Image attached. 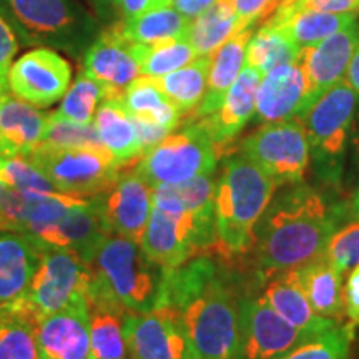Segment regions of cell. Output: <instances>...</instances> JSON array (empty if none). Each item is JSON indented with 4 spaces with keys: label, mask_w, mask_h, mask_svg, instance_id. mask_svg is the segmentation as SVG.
I'll return each mask as SVG.
<instances>
[{
    "label": "cell",
    "mask_w": 359,
    "mask_h": 359,
    "mask_svg": "<svg viewBox=\"0 0 359 359\" xmlns=\"http://www.w3.org/2000/svg\"><path fill=\"white\" fill-rule=\"evenodd\" d=\"M161 306L180 316L193 356L238 359L241 296L226 269L196 255L167 273Z\"/></svg>",
    "instance_id": "6da1fadb"
},
{
    "label": "cell",
    "mask_w": 359,
    "mask_h": 359,
    "mask_svg": "<svg viewBox=\"0 0 359 359\" xmlns=\"http://www.w3.org/2000/svg\"><path fill=\"white\" fill-rule=\"evenodd\" d=\"M346 215L348 206L303 183L273 196L255 231L259 276L302 268L321 257Z\"/></svg>",
    "instance_id": "7a4b0ae2"
},
{
    "label": "cell",
    "mask_w": 359,
    "mask_h": 359,
    "mask_svg": "<svg viewBox=\"0 0 359 359\" xmlns=\"http://www.w3.org/2000/svg\"><path fill=\"white\" fill-rule=\"evenodd\" d=\"M83 262L90 269L88 304L148 313L163 303L168 271L148 257L142 245L127 238L105 236Z\"/></svg>",
    "instance_id": "3957f363"
},
{
    "label": "cell",
    "mask_w": 359,
    "mask_h": 359,
    "mask_svg": "<svg viewBox=\"0 0 359 359\" xmlns=\"http://www.w3.org/2000/svg\"><path fill=\"white\" fill-rule=\"evenodd\" d=\"M276 183L246 156L224 160L215 193L218 243L228 253H245L255 243V231L276 191Z\"/></svg>",
    "instance_id": "277c9868"
},
{
    "label": "cell",
    "mask_w": 359,
    "mask_h": 359,
    "mask_svg": "<svg viewBox=\"0 0 359 359\" xmlns=\"http://www.w3.org/2000/svg\"><path fill=\"white\" fill-rule=\"evenodd\" d=\"M358 105V93L343 80L298 116L306 132L314 173L331 187H338L343 180Z\"/></svg>",
    "instance_id": "5b68a950"
},
{
    "label": "cell",
    "mask_w": 359,
    "mask_h": 359,
    "mask_svg": "<svg viewBox=\"0 0 359 359\" xmlns=\"http://www.w3.org/2000/svg\"><path fill=\"white\" fill-rule=\"evenodd\" d=\"M27 43L79 55L97 39V24L72 0H4Z\"/></svg>",
    "instance_id": "8992f818"
},
{
    "label": "cell",
    "mask_w": 359,
    "mask_h": 359,
    "mask_svg": "<svg viewBox=\"0 0 359 359\" xmlns=\"http://www.w3.org/2000/svg\"><path fill=\"white\" fill-rule=\"evenodd\" d=\"M218 147L198 120L190 122L177 133L147 151L138 160L137 172L151 187L178 185L200 175L215 173Z\"/></svg>",
    "instance_id": "52a82bcc"
},
{
    "label": "cell",
    "mask_w": 359,
    "mask_h": 359,
    "mask_svg": "<svg viewBox=\"0 0 359 359\" xmlns=\"http://www.w3.org/2000/svg\"><path fill=\"white\" fill-rule=\"evenodd\" d=\"M142 248L167 271L182 266L205 251L195 223L180 200L175 185L154 188V206Z\"/></svg>",
    "instance_id": "ba28073f"
},
{
    "label": "cell",
    "mask_w": 359,
    "mask_h": 359,
    "mask_svg": "<svg viewBox=\"0 0 359 359\" xmlns=\"http://www.w3.org/2000/svg\"><path fill=\"white\" fill-rule=\"evenodd\" d=\"M29 158L47 175L55 190L85 198L105 191L125 168L107 150L88 147H50L42 143Z\"/></svg>",
    "instance_id": "9c48e42d"
},
{
    "label": "cell",
    "mask_w": 359,
    "mask_h": 359,
    "mask_svg": "<svg viewBox=\"0 0 359 359\" xmlns=\"http://www.w3.org/2000/svg\"><path fill=\"white\" fill-rule=\"evenodd\" d=\"M241 154L258 165L276 187L302 183L311 163L306 132L298 116L263 123L245 138Z\"/></svg>",
    "instance_id": "30bf717a"
},
{
    "label": "cell",
    "mask_w": 359,
    "mask_h": 359,
    "mask_svg": "<svg viewBox=\"0 0 359 359\" xmlns=\"http://www.w3.org/2000/svg\"><path fill=\"white\" fill-rule=\"evenodd\" d=\"M90 269L72 250H45L32 281L22 296L39 320L87 298Z\"/></svg>",
    "instance_id": "8fae6325"
},
{
    "label": "cell",
    "mask_w": 359,
    "mask_h": 359,
    "mask_svg": "<svg viewBox=\"0 0 359 359\" xmlns=\"http://www.w3.org/2000/svg\"><path fill=\"white\" fill-rule=\"evenodd\" d=\"M93 201L107 235L142 245L154 206V187L137 168H122L115 182L93 196Z\"/></svg>",
    "instance_id": "7c38bea8"
},
{
    "label": "cell",
    "mask_w": 359,
    "mask_h": 359,
    "mask_svg": "<svg viewBox=\"0 0 359 359\" xmlns=\"http://www.w3.org/2000/svg\"><path fill=\"white\" fill-rule=\"evenodd\" d=\"M72 67L50 47L24 53L8 70V92L30 105L47 109L62 100L70 87Z\"/></svg>",
    "instance_id": "4fadbf2b"
},
{
    "label": "cell",
    "mask_w": 359,
    "mask_h": 359,
    "mask_svg": "<svg viewBox=\"0 0 359 359\" xmlns=\"http://www.w3.org/2000/svg\"><path fill=\"white\" fill-rule=\"evenodd\" d=\"M304 339L262 294L241 298L238 359H281Z\"/></svg>",
    "instance_id": "5bb4252c"
},
{
    "label": "cell",
    "mask_w": 359,
    "mask_h": 359,
    "mask_svg": "<svg viewBox=\"0 0 359 359\" xmlns=\"http://www.w3.org/2000/svg\"><path fill=\"white\" fill-rule=\"evenodd\" d=\"M123 336L130 359H182L191 354L180 316L168 306L125 313Z\"/></svg>",
    "instance_id": "9a60e30c"
},
{
    "label": "cell",
    "mask_w": 359,
    "mask_h": 359,
    "mask_svg": "<svg viewBox=\"0 0 359 359\" xmlns=\"http://www.w3.org/2000/svg\"><path fill=\"white\" fill-rule=\"evenodd\" d=\"M359 42V29L356 20L330 35L320 43L303 47L299 60L308 79V98L304 110L316 102L326 90L346 80L353 53Z\"/></svg>",
    "instance_id": "2e32d148"
},
{
    "label": "cell",
    "mask_w": 359,
    "mask_h": 359,
    "mask_svg": "<svg viewBox=\"0 0 359 359\" xmlns=\"http://www.w3.org/2000/svg\"><path fill=\"white\" fill-rule=\"evenodd\" d=\"M40 359H92L87 298L75 299L37 325Z\"/></svg>",
    "instance_id": "e0dca14e"
},
{
    "label": "cell",
    "mask_w": 359,
    "mask_h": 359,
    "mask_svg": "<svg viewBox=\"0 0 359 359\" xmlns=\"http://www.w3.org/2000/svg\"><path fill=\"white\" fill-rule=\"evenodd\" d=\"M83 72L100 82L111 97H122L130 83L140 77L132 42L123 37L120 25L97 35L83 53Z\"/></svg>",
    "instance_id": "ac0fdd59"
},
{
    "label": "cell",
    "mask_w": 359,
    "mask_h": 359,
    "mask_svg": "<svg viewBox=\"0 0 359 359\" xmlns=\"http://www.w3.org/2000/svg\"><path fill=\"white\" fill-rule=\"evenodd\" d=\"M308 79L299 57L264 74L257 93V118L262 123L294 118L304 111Z\"/></svg>",
    "instance_id": "d6986e66"
},
{
    "label": "cell",
    "mask_w": 359,
    "mask_h": 359,
    "mask_svg": "<svg viewBox=\"0 0 359 359\" xmlns=\"http://www.w3.org/2000/svg\"><path fill=\"white\" fill-rule=\"evenodd\" d=\"M263 293L269 306L306 338L334 330L339 325L314 311L299 280L298 268L285 269L262 278Z\"/></svg>",
    "instance_id": "ffe728a7"
},
{
    "label": "cell",
    "mask_w": 359,
    "mask_h": 359,
    "mask_svg": "<svg viewBox=\"0 0 359 359\" xmlns=\"http://www.w3.org/2000/svg\"><path fill=\"white\" fill-rule=\"evenodd\" d=\"M50 114L12 93H0V155L30 156L42 145Z\"/></svg>",
    "instance_id": "44dd1931"
},
{
    "label": "cell",
    "mask_w": 359,
    "mask_h": 359,
    "mask_svg": "<svg viewBox=\"0 0 359 359\" xmlns=\"http://www.w3.org/2000/svg\"><path fill=\"white\" fill-rule=\"evenodd\" d=\"M262 77L258 70L245 65L224 95L222 105L212 115L198 120L218 148L230 143L255 115Z\"/></svg>",
    "instance_id": "7402d4cb"
},
{
    "label": "cell",
    "mask_w": 359,
    "mask_h": 359,
    "mask_svg": "<svg viewBox=\"0 0 359 359\" xmlns=\"http://www.w3.org/2000/svg\"><path fill=\"white\" fill-rule=\"evenodd\" d=\"M109 236L103 228L95 201L75 206L64 218L32 236L37 245L45 250H72L85 258L98 245L102 238Z\"/></svg>",
    "instance_id": "603a6c76"
},
{
    "label": "cell",
    "mask_w": 359,
    "mask_h": 359,
    "mask_svg": "<svg viewBox=\"0 0 359 359\" xmlns=\"http://www.w3.org/2000/svg\"><path fill=\"white\" fill-rule=\"evenodd\" d=\"M42 248L24 233H0V306L25 294L37 269Z\"/></svg>",
    "instance_id": "cb8c5ba5"
},
{
    "label": "cell",
    "mask_w": 359,
    "mask_h": 359,
    "mask_svg": "<svg viewBox=\"0 0 359 359\" xmlns=\"http://www.w3.org/2000/svg\"><path fill=\"white\" fill-rule=\"evenodd\" d=\"M253 27L255 25H250L238 30L217 52L210 55L206 92L198 109L193 111V120H200L212 115L222 105L224 95L235 83L246 64V48H248L250 40L255 34Z\"/></svg>",
    "instance_id": "d4e9b609"
},
{
    "label": "cell",
    "mask_w": 359,
    "mask_h": 359,
    "mask_svg": "<svg viewBox=\"0 0 359 359\" xmlns=\"http://www.w3.org/2000/svg\"><path fill=\"white\" fill-rule=\"evenodd\" d=\"M98 137L120 167H130L143 156V148L132 115L125 109L122 97L105 98L93 118Z\"/></svg>",
    "instance_id": "484cf974"
},
{
    "label": "cell",
    "mask_w": 359,
    "mask_h": 359,
    "mask_svg": "<svg viewBox=\"0 0 359 359\" xmlns=\"http://www.w3.org/2000/svg\"><path fill=\"white\" fill-rule=\"evenodd\" d=\"M299 280L314 311L326 320L343 326L344 318L343 302V275L325 255L298 268Z\"/></svg>",
    "instance_id": "4316f807"
},
{
    "label": "cell",
    "mask_w": 359,
    "mask_h": 359,
    "mask_svg": "<svg viewBox=\"0 0 359 359\" xmlns=\"http://www.w3.org/2000/svg\"><path fill=\"white\" fill-rule=\"evenodd\" d=\"M39 321L24 298L0 306V359H40Z\"/></svg>",
    "instance_id": "83f0119b"
},
{
    "label": "cell",
    "mask_w": 359,
    "mask_h": 359,
    "mask_svg": "<svg viewBox=\"0 0 359 359\" xmlns=\"http://www.w3.org/2000/svg\"><path fill=\"white\" fill-rule=\"evenodd\" d=\"M269 19L285 27L291 37L294 39V42L303 48L320 43L321 40L344 29V27L356 20V15L281 6Z\"/></svg>",
    "instance_id": "f1b7e54d"
},
{
    "label": "cell",
    "mask_w": 359,
    "mask_h": 359,
    "mask_svg": "<svg viewBox=\"0 0 359 359\" xmlns=\"http://www.w3.org/2000/svg\"><path fill=\"white\" fill-rule=\"evenodd\" d=\"M241 29L245 25L236 15L231 0H215V4L191 20L187 37L196 55L210 57Z\"/></svg>",
    "instance_id": "f546056e"
},
{
    "label": "cell",
    "mask_w": 359,
    "mask_h": 359,
    "mask_svg": "<svg viewBox=\"0 0 359 359\" xmlns=\"http://www.w3.org/2000/svg\"><path fill=\"white\" fill-rule=\"evenodd\" d=\"M299 47L288 30L273 19H266L251 37L246 48V64L264 75L283 64L294 62L299 55Z\"/></svg>",
    "instance_id": "4dcf8cb0"
},
{
    "label": "cell",
    "mask_w": 359,
    "mask_h": 359,
    "mask_svg": "<svg viewBox=\"0 0 359 359\" xmlns=\"http://www.w3.org/2000/svg\"><path fill=\"white\" fill-rule=\"evenodd\" d=\"M122 102L132 116L150 120L168 128L170 132H173L182 120L180 110L161 92L155 80L147 75H140L128 85L122 95Z\"/></svg>",
    "instance_id": "1f68e13d"
},
{
    "label": "cell",
    "mask_w": 359,
    "mask_h": 359,
    "mask_svg": "<svg viewBox=\"0 0 359 359\" xmlns=\"http://www.w3.org/2000/svg\"><path fill=\"white\" fill-rule=\"evenodd\" d=\"M210 57H196L182 69L154 79L161 92L180 110V114H193L203 100L208 80Z\"/></svg>",
    "instance_id": "d6a6232c"
},
{
    "label": "cell",
    "mask_w": 359,
    "mask_h": 359,
    "mask_svg": "<svg viewBox=\"0 0 359 359\" xmlns=\"http://www.w3.org/2000/svg\"><path fill=\"white\" fill-rule=\"evenodd\" d=\"M191 19L180 13L173 6L154 7L142 15L122 20L120 30L132 43H156L161 40L183 37L188 34Z\"/></svg>",
    "instance_id": "836d02e7"
},
{
    "label": "cell",
    "mask_w": 359,
    "mask_h": 359,
    "mask_svg": "<svg viewBox=\"0 0 359 359\" xmlns=\"http://www.w3.org/2000/svg\"><path fill=\"white\" fill-rule=\"evenodd\" d=\"M92 359H127L123 336L125 311L109 304H88Z\"/></svg>",
    "instance_id": "e575fe53"
},
{
    "label": "cell",
    "mask_w": 359,
    "mask_h": 359,
    "mask_svg": "<svg viewBox=\"0 0 359 359\" xmlns=\"http://www.w3.org/2000/svg\"><path fill=\"white\" fill-rule=\"evenodd\" d=\"M132 48L140 75L154 79L182 69L198 57L187 35L156 43H132Z\"/></svg>",
    "instance_id": "d590c367"
},
{
    "label": "cell",
    "mask_w": 359,
    "mask_h": 359,
    "mask_svg": "<svg viewBox=\"0 0 359 359\" xmlns=\"http://www.w3.org/2000/svg\"><path fill=\"white\" fill-rule=\"evenodd\" d=\"M110 97V92L100 82L82 72L67 90L60 107L53 111V115L72 123L92 125L98 105Z\"/></svg>",
    "instance_id": "8d00e7d4"
},
{
    "label": "cell",
    "mask_w": 359,
    "mask_h": 359,
    "mask_svg": "<svg viewBox=\"0 0 359 359\" xmlns=\"http://www.w3.org/2000/svg\"><path fill=\"white\" fill-rule=\"evenodd\" d=\"M351 341L343 326L302 341L281 359H351Z\"/></svg>",
    "instance_id": "74e56055"
},
{
    "label": "cell",
    "mask_w": 359,
    "mask_h": 359,
    "mask_svg": "<svg viewBox=\"0 0 359 359\" xmlns=\"http://www.w3.org/2000/svg\"><path fill=\"white\" fill-rule=\"evenodd\" d=\"M0 182L17 191H53L55 187L29 156L0 155ZM58 191V190H57Z\"/></svg>",
    "instance_id": "f35d334b"
},
{
    "label": "cell",
    "mask_w": 359,
    "mask_h": 359,
    "mask_svg": "<svg viewBox=\"0 0 359 359\" xmlns=\"http://www.w3.org/2000/svg\"><path fill=\"white\" fill-rule=\"evenodd\" d=\"M325 257L334 264L336 269L344 276L349 269L359 264V218L336 228L327 241Z\"/></svg>",
    "instance_id": "ab89813d"
},
{
    "label": "cell",
    "mask_w": 359,
    "mask_h": 359,
    "mask_svg": "<svg viewBox=\"0 0 359 359\" xmlns=\"http://www.w3.org/2000/svg\"><path fill=\"white\" fill-rule=\"evenodd\" d=\"M43 145L50 147H88L107 150L98 137L95 125H77L57 118L50 114L47 133H45Z\"/></svg>",
    "instance_id": "60d3db41"
},
{
    "label": "cell",
    "mask_w": 359,
    "mask_h": 359,
    "mask_svg": "<svg viewBox=\"0 0 359 359\" xmlns=\"http://www.w3.org/2000/svg\"><path fill=\"white\" fill-rule=\"evenodd\" d=\"M344 302V330L354 339L359 327V264L348 271V280L343 285Z\"/></svg>",
    "instance_id": "b9f144b4"
},
{
    "label": "cell",
    "mask_w": 359,
    "mask_h": 359,
    "mask_svg": "<svg viewBox=\"0 0 359 359\" xmlns=\"http://www.w3.org/2000/svg\"><path fill=\"white\" fill-rule=\"evenodd\" d=\"M19 52V42L12 25L0 13V93L8 92V70L13 64V57Z\"/></svg>",
    "instance_id": "7bdbcfd3"
},
{
    "label": "cell",
    "mask_w": 359,
    "mask_h": 359,
    "mask_svg": "<svg viewBox=\"0 0 359 359\" xmlns=\"http://www.w3.org/2000/svg\"><path fill=\"white\" fill-rule=\"evenodd\" d=\"M236 15L245 27L257 25L275 13L285 0H231Z\"/></svg>",
    "instance_id": "ee69618b"
},
{
    "label": "cell",
    "mask_w": 359,
    "mask_h": 359,
    "mask_svg": "<svg viewBox=\"0 0 359 359\" xmlns=\"http://www.w3.org/2000/svg\"><path fill=\"white\" fill-rule=\"evenodd\" d=\"M290 6L327 13H353V15L359 13V0H296Z\"/></svg>",
    "instance_id": "f6af8a7d"
},
{
    "label": "cell",
    "mask_w": 359,
    "mask_h": 359,
    "mask_svg": "<svg viewBox=\"0 0 359 359\" xmlns=\"http://www.w3.org/2000/svg\"><path fill=\"white\" fill-rule=\"evenodd\" d=\"M132 118H133L135 128H137L138 138H140L143 155H145L147 151H150L154 147L158 145L161 140H165V138L172 133L168 128L161 127L158 123L150 122V120L137 118V116H132Z\"/></svg>",
    "instance_id": "bcb514c9"
},
{
    "label": "cell",
    "mask_w": 359,
    "mask_h": 359,
    "mask_svg": "<svg viewBox=\"0 0 359 359\" xmlns=\"http://www.w3.org/2000/svg\"><path fill=\"white\" fill-rule=\"evenodd\" d=\"M114 6L122 15V20L135 19L143 12L156 7L155 0H114Z\"/></svg>",
    "instance_id": "7dc6e473"
},
{
    "label": "cell",
    "mask_w": 359,
    "mask_h": 359,
    "mask_svg": "<svg viewBox=\"0 0 359 359\" xmlns=\"http://www.w3.org/2000/svg\"><path fill=\"white\" fill-rule=\"evenodd\" d=\"M349 147H351V178L353 183L359 190V105L356 110V116H354Z\"/></svg>",
    "instance_id": "c3c4849f"
},
{
    "label": "cell",
    "mask_w": 359,
    "mask_h": 359,
    "mask_svg": "<svg viewBox=\"0 0 359 359\" xmlns=\"http://www.w3.org/2000/svg\"><path fill=\"white\" fill-rule=\"evenodd\" d=\"M212 4H215V0H173L172 6L180 13H183V15L193 20L200 13H203Z\"/></svg>",
    "instance_id": "681fc988"
},
{
    "label": "cell",
    "mask_w": 359,
    "mask_h": 359,
    "mask_svg": "<svg viewBox=\"0 0 359 359\" xmlns=\"http://www.w3.org/2000/svg\"><path fill=\"white\" fill-rule=\"evenodd\" d=\"M346 80L359 97V42L356 45V50L353 53L351 64H349V69L346 74Z\"/></svg>",
    "instance_id": "f907efd6"
},
{
    "label": "cell",
    "mask_w": 359,
    "mask_h": 359,
    "mask_svg": "<svg viewBox=\"0 0 359 359\" xmlns=\"http://www.w3.org/2000/svg\"><path fill=\"white\" fill-rule=\"evenodd\" d=\"M348 215L349 218H359V190H356L354 193L353 200L349 201V206H348Z\"/></svg>",
    "instance_id": "816d5d0a"
},
{
    "label": "cell",
    "mask_w": 359,
    "mask_h": 359,
    "mask_svg": "<svg viewBox=\"0 0 359 359\" xmlns=\"http://www.w3.org/2000/svg\"><path fill=\"white\" fill-rule=\"evenodd\" d=\"M95 4H97L98 11H100V15L102 17H105L107 13H109L110 7H115L114 6V0H95Z\"/></svg>",
    "instance_id": "f5cc1de1"
},
{
    "label": "cell",
    "mask_w": 359,
    "mask_h": 359,
    "mask_svg": "<svg viewBox=\"0 0 359 359\" xmlns=\"http://www.w3.org/2000/svg\"><path fill=\"white\" fill-rule=\"evenodd\" d=\"M173 0H155V6L156 7H168L172 6Z\"/></svg>",
    "instance_id": "db71d44e"
},
{
    "label": "cell",
    "mask_w": 359,
    "mask_h": 359,
    "mask_svg": "<svg viewBox=\"0 0 359 359\" xmlns=\"http://www.w3.org/2000/svg\"><path fill=\"white\" fill-rule=\"evenodd\" d=\"M6 191H7V187L0 182V208H2V200H4V195H6Z\"/></svg>",
    "instance_id": "11a10c76"
},
{
    "label": "cell",
    "mask_w": 359,
    "mask_h": 359,
    "mask_svg": "<svg viewBox=\"0 0 359 359\" xmlns=\"http://www.w3.org/2000/svg\"><path fill=\"white\" fill-rule=\"evenodd\" d=\"M293 2H296V0H285V2H283L281 6H290V4H293ZM281 6H280V7H281Z\"/></svg>",
    "instance_id": "9f6ffc18"
},
{
    "label": "cell",
    "mask_w": 359,
    "mask_h": 359,
    "mask_svg": "<svg viewBox=\"0 0 359 359\" xmlns=\"http://www.w3.org/2000/svg\"><path fill=\"white\" fill-rule=\"evenodd\" d=\"M182 359H198V358H196V356H193V354H188V356L182 358Z\"/></svg>",
    "instance_id": "6f0895ef"
},
{
    "label": "cell",
    "mask_w": 359,
    "mask_h": 359,
    "mask_svg": "<svg viewBox=\"0 0 359 359\" xmlns=\"http://www.w3.org/2000/svg\"><path fill=\"white\" fill-rule=\"evenodd\" d=\"M358 330H359V327H358Z\"/></svg>",
    "instance_id": "680465c9"
}]
</instances>
